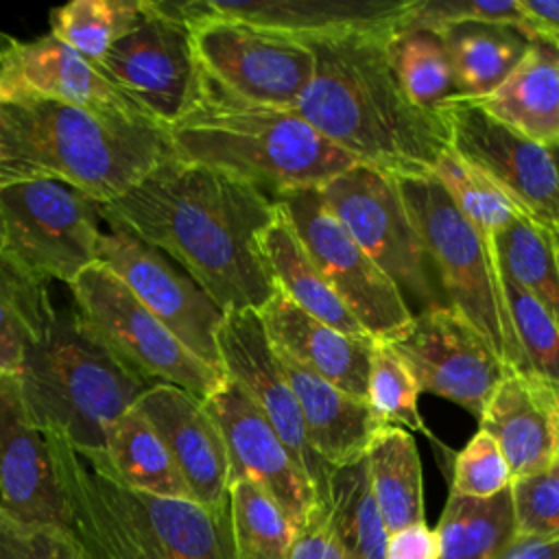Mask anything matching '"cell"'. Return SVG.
<instances>
[{
    "mask_svg": "<svg viewBox=\"0 0 559 559\" xmlns=\"http://www.w3.org/2000/svg\"><path fill=\"white\" fill-rule=\"evenodd\" d=\"M120 227L177 262L225 312L260 310L273 295L260 236L277 205L258 188L177 155L109 203H96Z\"/></svg>",
    "mask_w": 559,
    "mask_h": 559,
    "instance_id": "6da1fadb",
    "label": "cell"
},
{
    "mask_svg": "<svg viewBox=\"0 0 559 559\" xmlns=\"http://www.w3.org/2000/svg\"><path fill=\"white\" fill-rule=\"evenodd\" d=\"M391 33L304 39L314 74L295 111L356 164L395 179L426 177L448 151L445 124L402 90L389 57Z\"/></svg>",
    "mask_w": 559,
    "mask_h": 559,
    "instance_id": "7a4b0ae2",
    "label": "cell"
},
{
    "mask_svg": "<svg viewBox=\"0 0 559 559\" xmlns=\"http://www.w3.org/2000/svg\"><path fill=\"white\" fill-rule=\"evenodd\" d=\"M168 129L81 105L0 100V181L55 179L109 203L173 157Z\"/></svg>",
    "mask_w": 559,
    "mask_h": 559,
    "instance_id": "3957f363",
    "label": "cell"
},
{
    "mask_svg": "<svg viewBox=\"0 0 559 559\" xmlns=\"http://www.w3.org/2000/svg\"><path fill=\"white\" fill-rule=\"evenodd\" d=\"M72 535L90 559H236L229 507L159 498L124 487L63 437L44 432Z\"/></svg>",
    "mask_w": 559,
    "mask_h": 559,
    "instance_id": "277c9868",
    "label": "cell"
},
{
    "mask_svg": "<svg viewBox=\"0 0 559 559\" xmlns=\"http://www.w3.org/2000/svg\"><path fill=\"white\" fill-rule=\"evenodd\" d=\"M179 159L223 170L273 201L321 188L356 162L295 109L240 100L207 79L197 107L168 127Z\"/></svg>",
    "mask_w": 559,
    "mask_h": 559,
    "instance_id": "5b68a950",
    "label": "cell"
},
{
    "mask_svg": "<svg viewBox=\"0 0 559 559\" xmlns=\"http://www.w3.org/2000/svg\"><path fill=\"white\" fill-rule=\"evenodd\" d=\"M15 382L31 424L63 437L83 456L105 450L111 424L151 386L100 347L74 310L55 312Z\"/></svg>",
    "mask_w": 559,
    "mask_h": 559,
    "instance_id": "8992f818",
    "label": "cell"
},
{
    "mask_svg": "<svg viewBox=\"0 0 559 559\" xmlns=\"http://www.w3.org/2000/svg\"><path fill=\"white\" fill-rule=\"evenodd\" d=\"M397 186L445 304L487 341L511 371H522L520 349L502 299L496 253L432 175L397 179Z\"/></svg>",
    "mask_w": 559,
    "mask_h": 559,
    "instance_id": "52a82bcc",
    "label": "cell"
},
{
    "mask_svg": "<svg viewBox=\"0 0 559 559\" xmlns=\"http://www.w3.org/2000/svg\"><path fill=\"white\" fill-rule=\"evenodd\" d=\"M70 290L83 330L148 384H173L205 402L225 382L223 371L188 352L105 264L85 269Z\"/></svg>",
    "mask_w": 559,
    "mask_h": 559,
    "instance_id": "ba28073f",
    "label": "cell"
},
{
    "mask_svg": "<svg viewBox=\"0 0 559 559\" xmlns=\"http://www.w3.org/2000/svg\"><path fill=\"white\" fill-rule=\"evenodd\" d=\"M319 190L328 210L395 284L413 314L448 306L395 177L354 164Z\"/></svg>",
    "mask_w": 559,
    "mask_h": 559,
    "instance_id": "9c48e42d",
    "label": "cell"
},
{
    "mask_svg": "<svg viewBox=\"0 0 559 559\" xmlns=\"http://www.w3.org/2000/svg\"><path fill=\"white\" fill-rule=\"evenodd\" d=\"M98 205L55 179L0 181L2 255L39 282L68 286L98 249Z\"/></svg>",
    "mask_w": 559,
    "mask_h": 559,
    "instance_id": "30bf717a",
    "label": "cell"
},
{
    "mask_svg": "<svg viewBox=\"0 0 559 559\" xmlns=\"http://www.w3.org/2000/svg\"><path fill=\"white\" fill-rule=\"evenodd\" d=\"M275 203L328 286L371 341H391L411 323L413 312L402 293L328 210L319 188L286 192Z\"/></svg>",
    "mask_w": 559,
    "mask_h": 559,
    "instance_id": "8fae6325",
    "label": "cell"
},
{
    "mask_svg": "<svg viewBox=\"0 0 559 559\" xmlns=\"http://www.w3.org/2000/svg\"><path fill=\"white\" fill-rule=\"evenodd\" d=\"M448 148L483 173L522 216L559 245V175L550 148L459 96L439 107Z\"/></svg>",
    "mask_w": 559,
    "mask_h": 559,
    "instance_id": "7c38bea8",
    "label": "cell"
},
{
    "mask_svg": "<svg viewBox=\"0 0 559 559\" xmlns=\"http://www.w3.org/2000/svg\"><path fill=\"white\" fill-rule=\"evenodd\" d=\"M188 26L207 79L240 100L295 109L312 81L314 55L304 39L231 20Z\"/></svg>",
    "mask_w": 559,
    "mask_h": 559,
    "instance_id": "4fadbf2b",
    "label": "cell"
},
{
    "mask_svg": "<svg viewBox=\"0 0 559 559\" xmlns=\"http://www.w3.org/2000/svg\"><path fill=\"white\" fill-rule=\"evenodd\" d=\"M98 68L166 129L190 114L207 87L190 26L155 0H146L144 20L111 46Z\"/></svg>",
    "mask_w": 559,
    "mask_h": 559,
    "instance_id": "5bb4252c",
    "label": "cell"
},
{
    "mask_svg": "<svg viewBox=\"0 0 559 559\" xmlns=\"http://www.w3.org/2000/svg\"><path fill=\"white\" fill-rule=\"evenodd\" d=\"M96 262L105 264L188 352L223 371L216 336L227 312L177 262L120 227L100 231Z\"/></svg>",
    "mask_w": 559,
    "mask_h": 559,
    "instance_id": "9a60e30c",
    "label": "cell"
},
{
    "mask_svg": "<svg viewBox=\"0 0 559 559\" xmlns=\"http://www.w3.org/2000/svg\"><path fill=\"white\" fill-rule=\"evenodd\" d=\"M384 343L406 362L419 393L439 395L476 419L511 371L450 306L413 314L411 323Z\"/></svg>",
    "mask_w": 559,
    "mask_h": 559,
    "instance_id": "2e32d148",
    "label": "cell"
},
{
    "mask_svg": "<svg viewBox=\"0 0 559 559\" xmlns=\"http://www.w3.org/2000/svg\"><path fill=\"white\" fill-rule=\"evenodd\" d=\"M225 378L234 380L264 413L297 467L323 502L332 467L310 445L306 424L288 378L266 338L255 310L227 312L216 336Z\"/></svg>",
    "mask_w": 559,
    "mask_h": 559,
    "instance_id": "e0dca14e",
    "label": "cell"
},
{
    "mask_svg": "<svg viewBox=\"0 0 559 559\" xmlns=\"http://www.w3.org/2000/svg\"><path fill=\"white\" fill-rule=\"evenodd\" d=\"M203 404L223 435L229 459V483L247 478L260 485L299 533L314 518L321 500L271 421L229 378Z\"/></svg>",
    "mask_w": 559,
    "mask_h": 559,
    "instance_id": "ac0fdd59",
    "label": "cell"
},
{
    "mask_svg": "<svg viewBox=\"0 0 559 559\" xmlns=\"http://www.w3.org/2000/svg\"><path fill=\"white\" fill-rule=\"evenodd\" d=\"M44 98L153 120L103 70L57 37L20 39L0 31V100Z\"/></svg>",
    "mask_w": 559,
    "mask_h": 559,
    "instance_id": "d6986e66",
    "label": "cell"
},
{
    "mask_svg": "<svg viewBox=\"0 0 559 559\" xmlns=\"http://www.w3.org/2000/svg\"><path fill=\"white\" fill-rule=\"evenodd\" d=\"M411 0H157L168 15L192 24L231 20L297 39L395 28Z\"/></svg>",
    "mask_w": 559,
    "mask_h": 559,
    "instance_id": "ffe728a7",
    "label": "cell"
},
{
    "mask_svg": "<svg viewBox=\"0 0 559 559\" xmlns=\"http://www.w3.org/2000/svg\"><path fill=\"white\" fill-rule=\"evenodd\" d=\"M133 408L168 448L194 502L214 511L227 509V448L205 404L179 386L151 384Z\"/></svg>",
    "mask_w": 559,
    "mask_h": 559,
    "instance_id": "44dd1931",
    "label": "cell"
},
{
    "mask_svg": "<svg viewBox=\"0 0 559 559\" xmlns=\"http://www.w3.org/2000/svg\"><path fill=\"white\" fill-rule=\"evenodd\" d=\"M0 509L70 531L46 437L31 424L17 382L9 376H0Z\"/></svg>",
    "mask_w": 559,
    "mask_h": 559,
    "instance_id": "7402d4cb",
    "label": "cell"
},
{
    "mask_svg": "<svg viewBox=\"0 0 559 559\" xmlns=\"http://www.w3.org/2000/svg\"><path fill=\"white\" fill-rule=\"evenodd\" d=\"M478 428L496 439L511 480L548 472L559 461V393L528 373L509 371Z\"/></svg>",
    "mask_w": 559,
    "mask_h": 559,
    "instance_id": "603a6c76",
    "label": "cell"
},
{
    "mask_svg": "<svg viewBox=\"0 0 559 559\" xmlns=\"http://www.w3.org/2000/svg\"><path fill=\"white\" fill-rule=\"evenodd\" d=\"M269 343L325 378L356 400L367 397V376L373 343L356 338L319 321L284 293L273 288L269 301L258 310Z\"/></svg>",
    "mask_w": 559,
    "mask_h": 559,
    "instance_id": "cb8c5ba5",
    "label": "cell"
},
{
    "mask_svg": "<svg viewBox=\"0 0 559 559\" xmlns=\"http://www.w3.org/2000/svg\"><path fill=\"white\" fill-rule=\"evenodd\" d=\"M273 352L299 404L310 445L323 463L328 467H343L362 459L380 426L367 402L347 395L284 352L275 347Z\"/></svg>",
    "mask_w": 559,
    "mask_h": 559,
    "instance_id": "d4e9b609",
    "label": "cell"
},
{
    "mask_svg": "<svg viewBox=\"0 0 559 559\" xmlns=\"http://www.w3.org/2000/svg\"><path fill=\"white\" fill-rule=\"evenodd\" d=\"M489 116L544 146L559 138V39L533 35L515 70L485 98Z\"/></svg>",
    "mask_w": 559,
    "mask_h": 559,
    "instance_id": "484cf974",
    "label": "cell"
},
{
    "mask_svg": "<svg viewBox=\"0 0 559 559\" xmlns=\"http://www.w3.org/2000/svg\"><path fill=\"white\" fill-rule=\"evenodd\" d=\"M260 253L273 288L284 293L295 306L341 330L343 334L369 338L360 323L328 286L280 207L260 236Z\"/></svg>",
    "mask_w": 559,
    "mask_h": 559,
    "instance_id": "4316f807",
    "label": "cell"
},
{
    "mask_svg": "<svg viewBox=\"0 0 559 559\" xmlns=\"http://www.w3.org/2000/svg\"><path fill=\"white\" fill-rule=\"evenodd\" d=\"M83 459L129 489L159 498L194 500L168 448L135 408L111 424L100 454H87Z\"/></svg>",
    "mask_w": 559,
    "mask_h": 559,
    "instance_id": "83f0119b",
    "label": "cell"
},
{
    "mask_svg": "<svg viewBox=\"0 0 559 559\" xmlns=\"http://www.w3.org/2000/svg\"><path fill=\"white\" fill-rule=\"evenodd\" d=\"M365 461L386 535L426 522L421 459L413 432L400 426H378Z\"/></svg>",
    "mask_w": 559,
    "mask_h": 559,
    "instance_id": "f1b7e54d",
    "label": "cell"
},
{
    "mask_svg": "<svg viewBox=\"0 0 559 559\" xmlns=\"http://www.w3.org/2000/svg\"><path fill=\"white\" fill-rule=\"evenodd\" d=\"M439 35L452 66L454 96L465 100L489 96L522 61L533 37L502 24H459Z\"/></svg>",
    "mask_w": 559,
    "mask_h": 559,
    "instance_id": "f546056e",
    "label": "cell"
},
{
    "mask_svg": "<svg viewBox=\"0 0 559 559\" xmlns=\"http://www.w3.org/2000/svg\"><path fill=\"white\" fill-rule=\"evenodd\" d=\"M323 509L343 559H384L386 528L371 493L365 456L332 467Z\"/></svg>",
    "mask_w": 559,
    "mask_h": 559,
    "instance_id": "4dcf8cb0",
    "label": "cell"
},
{
    "mask_svg": "<svg viewBox=\"0 0 559 559\" xmlns=\"http://www.w3.org/2000/svg\"><path fill=\"white\" fill-rule=\"evenodd\" d=\"M435 533L439 559H493L518 535L511 485L491 498L450 491Z\"/></svg>",
    "mask_w": 559,
    "mask_h": 559,
    "instance_id": "1f68e13d",
    "label": "cell"
},
{
    "mask_svg": "<svg viewBox=\"0 0 559 559\" xmlns=\"http://www.w3.org/2000/svg\"><path fill=\"white\" fill-rule=\"evenodd\" d=\"M55 312L46 282L0 253V376L17 378L26 352L41 341Z\"/></svg>",
    "mask_w": 559,
    "mask_h": 559,
    "instance_id": "d6a6232c",
    "label": "cell"
},
{
    "mask_svg": "<svg viewBox=\"0 0 559 559\" xmlns=\"http://www.w3.org/2000/svg\"><path fill=\"white\" fill-rule=\"evenodd\" d=\"M498 269L535 297L559 325L557 242L526 216H515L496 238Z\"/></svg>",
    "mask_w": 559,
    "mask_h": 559,
    "instance_id": "836d02e7",
    "label": "cell"
},
{
    "mask_svg": "<svg viewBox=\"0 0 559 559\" xmlns=\"http://www.w3.org/2000/svg\"><path fill=\"white\" fill-rule=\"evenodd\" d=\"M146 15V0H72L50 11V35L92 63Z\"/></svg>",
    "mask_w": 559,
    "mask_h": 559,
    "instance_id": "e575fe53",
    "label": "cell"
},
{
    "mask_svg": "<svg viewBox=\"0 0 559 559\" xmlns=\"http://www.w3.org/2000/svg\"><path fill=\"white\" fill-rule=\"evenodd\" d=\"M229 526L236 559H288L295 524L253 480L229 483Z\"/></svg>",
    "mask_w": 559,
    "mask_h": 559,
    "instance_id": "d590c367",
    "label": "cell"
},
{
    "mask_svg": "<svg viewBox=\"0 0 559 559\" xmlns=\"http://www.w3.org/2000/svg\"><path fill=\"white\" fill-rule=\"evenodd\" d=\"M389 57L402 90L417 107L437 114L454 96L452 66L439 33L393 31Z\"/></svg>",
    "mask_w": 559,
    "mask_h": 559,
    "instance_id": "8d00e7d4",
    "label": "cell"
},
{
    "mask_svg": "<svg viewBox=\"0 0 559 559\" xmlns=\"http://www.w3.org/2000/svg\"><path fill=\"white\" fill-rule=\"evenodd\" d=\"M432 177L443 186L454 207L493 251V238L515 216H520L518 207L483 173L463 162L450 148L435 164Z\"/></svg>",
    "mask_w": 559,
    "mask_h": 559,
    "instance_id": "74e56055",
    "label": "cell"
},
{
    "mask_svg": "<svg viewBox=\"0 0 559 559\" xmlns=\"http://www.w3.org/2000/svg\"><path fill=\"white\" fill-rule=\"evenodd\" d=\"M504 308L520 349L522 371L559 393V325L548 310L513 284L500 269Z\"/></svg>",
    "mask_w": 559,
    "mask_h": 559,
    "instance_id": "f35d334b",
    "label": "cell"
},
{
    "mask_svg": "<svg viewBox=\"0 0 559 559\" xmlns=\"http://www.w3.org/2000/svg\"><path fill=\"white\" fill-rule=\"evenodd\" d=\"M365 402L380 426H400L430 437L417 404L419 386L406 362L386 343H373Z\"/></svg>",
    "mask_w": 559,
    "mask_h": 559,
    "instance_id": "ab89813d",
    "label": "cell"
},
{
    "mask_svg": "<svg viewBox=\"0 0 559 559\" xmlns=\"http://www.w3.org/2000/svg\"><path fill=\"white\" fill-rule=\"evenodd\" d=\"M459 24H502L537 35L520 0H411L393 31L441 33Z\"/></svg>",
    "mask_w": 559,
    "mask_h": 559,
    "instance_id": "60d3db41",
    "label": "cell"
},
{
    "mask_svg": "<svg viewBox=\"0 0 559 559\" xmlns=\"http://www.w3.org/2000/svg\"><path fill=\"white\" fill-rule=\"evenodd\" d=\"M509 485L511 472L496 439L478 428L454 456L450 491L467 498H491Z\"/></svg>",
    "mask_w": 559,
    "mask_h": 559,
    "instance_id": "b9f144b4",
    "label": "cell"
},
{
    "mask_svg": "<svg viewBox=\"0 0 559 559\" xmlns=\"http://www.w3.org/2000/svg\"><path fill=\"white\" fill-rule=\"evenodd\" d=\"M0 559H90L72 531L26 522L0 509Z\"/></svg>",
    "mask_w": 559,
    "mask_h": 559,
    "instance_id": "7bdbcfd3",
    "label": "cell"
},
{
    "mask_svg": "<svg viewBox=\"0 0 559 559\" xmlns=\"http://www.w3.org/2000/svg\"><path fill=\"white\" fill-rule=\"evenodd\" d=\"M515 533L559 539V474L555 469L511 480Z\"/></svg>",
    "mask_w": 559,
    "mask_h": 559,
    "instance_id": "ee69618b",
    "label": "cell"
},
{
    "mask_svg": "<svg viewBox=\"0 0 559 559\" xmlns=\"http://www.w3.org/2000/svg\"><path fill=\"white\" fill-rule=\"evenodd\" d=\"M384 559H439V539L426 522L386 535Z\"/></svg>",
    "mask_w": 559,
    "mask_h": 559,
    "instance_id": "f6af8a7d",
    "label": "cell"
},
{
    "mask_svg": "<svg viewBox=\"0 0 559 559\" xmlns=\"http://www.w3.org/2000/svg\"><path fill=\"white\" fill-rule=\"evenodd\" d=\"M493 559H559V539L515 535Z\"/></svg>",
    "mask_w": 559,
    "mask_h": 559,
    "instance_id": "bcb514c9",
    "label": "cell"
},
{
    "mask_svg": "<svg viewBox=\"0 0 559 559\" xmlns=\"http://www.w3.org/2000/svg\"><path fill=\"white\" fill-rule=\"evenodd\" d=\"M537 35L559 39V0H520Z\"/></svg>",
    "mask_w": 559,
    "mask_h": 559,
    "instance_id": "7dc6e473",
    "label": "cell"
},
{
    "mask_svg": "<svg viewBox=\"0 0 559 559\" xmlns=\"http://www.w3.org/2000/svg\"><path fill=\"white\" fill-rule=\"evenodd\" d=\"M548 148H550V155H552V162H555V168H557V175H559V144H552Z\"/></svg>",
    "mask_w": 559,
    "mask_h": 559,
    "instance_id": "c3c4849f",
    "label": "cell"
},
{
    "mask_svg": "<svg viewBox=\"0 0 559 559\" xmlns=\"http://www.w3.org/2000/svg\"><path fill=\"white\" fill-rule=\"evenodd\" d=\"M0 253H2V227H0Z\"/></svg>",
    "mask_w": 559,
    "mask_h": 559,
    "instance_id": "681fc988",
    "label": "cell"
},
{
    "mask_svg": "<svg viewBox=\"0 0 559 559\" xmlns=\"http://www.w3.org/2000/svg\"><path fill=\"white\" fill-rule=\"evenodd\" d=\"M552 469H555V472H557V474H559V461H557V463H555V467H552Z\"/></svg>",
    "mask_w": 559,
    "mask_h": 559,
    "instance_id": "f907efd6",
    "label": "cell"
},
{
    "mask_svg": "<svg viewBox=\"0 0 559 559\" xmlns=\"http://www.w3.org/2000/svg\"><path fill=\"white\" fill-rule=\"evenodd\" d=\"M557 262H559V245H557Z\"/></svg>",
    "mask_w": 559,
    "mask_h": 559,
    "instance_id": "816d5d0a",
    "label": "cell"
},
{
    "mask_svg": "<svg viewBox=\"0 0 559 559\" xmlns=\"http://www.w3.org/2000/svg\"><path fill=\"white\" fill-rule=\"evenodd\" d=\"M557 144H559V138H557Z\"/></svg>",
    "mask_w": 559,
    "mask_h": 559,
    "instance_id": "f5cc1de1",
    "label": "cell"
}]
</instances>
